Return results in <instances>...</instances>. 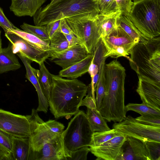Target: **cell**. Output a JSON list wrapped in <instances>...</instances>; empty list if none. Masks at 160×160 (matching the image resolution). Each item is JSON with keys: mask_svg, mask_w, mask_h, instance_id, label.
Masks as SVG:
<instances>
[{"mask_svg": "<svg viewBox=\"0 0 160 160\" xmlns=\"http://www.w3.org/2000/svg\"><path fill=\"white\" fill-rule=\"evenodd\" d=\"M10 31L19 36L32 46L39 49L50 51V42L44 41L31 33L18 28Z\"/></svg>", "mask_w": 160, "mask_h": 160, "instance_id": "cell-26", "label": "cell"}, {"mask_svg": "<svg viewBox=\"0 0 160 160\" xmlns=\"http://www.w3.org/2000/svg\"><path fill=\"white\" fill-rule=\"evenodd\" d=\"M120 13L116 11L105 14L100 13L97 16L101 38L108 36L117 28V20Z\"/></svg>", "mask_w": 160, "mask_h": 160, "instance_id": "cell-23", "label": "cell"}, {"mask_svg": "<svg viewBox=\"0 0 160 160\" xmlns=\"http://www.w3.org/2000/svg\"><path fill=\"white\" fill-rule=\"evenodd\" d=\"M0 160H13L12 153L0 149Z\"/></svg>", "mask_w": 160, "mask_h": 160, "instance_id": "cell-46", "label": "cell"}, {"mask_svg": "<svg viewBox=\"0 0 160 160\" xmlns=\"http://www.w3.org/2000/svg\"><path fill=\"white\" fill-rule=\"evenodd\" d=\"M106 93L98 111L107 122H121L126 117L124 104L125 69L117 59L104 67Z\"/></svg>", "mask_w": 160, "mask_h": 160, "instance_id": "cell-1", "label": "cell"}, {"mask_svg": "<svg viewBox=\"0 0 160 160\" xmlns=\"http://www.w3.org/2000/svg\"><path fill=\"white\" fill-rule=\"evenodd\" d=\"M62 18H63V14L62 13H59L54 21L46 25L50 39L56 34L61 32L60 22Z\"/></svg>", "mask_w": 160, "mask_h": 160, "instance_id": "cell-34", "label": "cell"}, {"mask_svg": "<svg viewBox=\"0 0 160 160\" xmlns=\"http://www.w3.org/2000/svg\"><path fill=\"white\" fill-rule=\"evenodd\" d=\"M63 34L68 42V48L78 44H80L79 40L73 33L70 34Z\"/></svg>", "mask_w": 160, "mask_h": 160, "instance_id": "cell-43", "label": "cell"}, {"mask_svg": "<svg viewBox=\"0 0 160 160\" xmlns=\"http://www.w3.org/2000/svg\"><path fill=\"white\" fill-rule=\"evenodd\" d=\"M94 132L86 113L79 110L71 120L67 128L62 133L67 159L71 152L84 146L90 147Z\"/></svg>", "mask_w": 160, "mask_h": 160, "instance_id": "cell-6", "label": "cell"}, {"mask_svg": "<svg viewBox=\"0 0 160 160\" xmlns=\"http://www.w3.org/2000/svg\"><path fill=\"white\" fill-rule=\"evenodd\" d=\"M88 90V93L86 95L85 98L82 100L80 107L85 106L88 108L97 109L95 101L92 97L91 88L90 91L89 88Z\"/></svg>", "mask_w": 160, "mask_h": 160, "instance_id": "cell-42", "label": "cell"}, {"mask_svg": "<svg viewBox=\"0 0 160 160\" xmlns=\"http://www.w3.org/2000/svg\"><path fill=\"white\" fill-rule=\"evenodd\" d=\"M36 109H32L31 114L28 115L30 125L29 137L30 146L33 152L40 150L45 143L60 134L51 131L39 117Z\"/></svg>", "mask_w": 160, "mask_h": 160, "instance_id": "cell-11", "label": "cell"}, {"mask_svg": "<svg viewBox=\"0 0 160 160\" xmlns=\"http://www.w3.org/2000/svg\"><path fill=\"white\" fill-rule=\"evenodd\" d=\"M0 129L11 136L29 138L30 125L28 115L13 113L0 109Z\"/></svg>", "mask_w": 160, "mask_h": 160, "instance_id": "cell-10", "label": "cell"}, {"mask_svg": "<svg viewBox=\"0 0 160 160\" xmlns=\"http://www.w3.org/2000/svg\"><path fill=\"white\" fill-rule=\"evenodd\" d=\"M144 142L151 160H160V142L147 140Z\"/></svg>", "mask_w": 160, "mask_h": 160, "instance_id": "cell-33", "label": "cell"}, {"mask_svg": "<svg viewBox=\"0 0 160 160\" xmlns=\"http://www.w3.org/2000/svg\"><path fill=\"white\" fill-rule=\"evenodd\" d=\"M101 69V68H99L98 65L93 63L92 60L88 71L91 76V79L96 74L100 73Z\"/></svg>", "mask_w": 160, "mask_h": 160, "instance_id": "cell-45", "label": "cell"}, {"mask_svg": "<svg viewBox=\"0 0 160 160\" xmlns=\"http://www.w3.org/2000/svg\"><path fill=\"white\" fill-rule=\"evenodd\" d=\"M11 136L0 129V149L11 152Z\"/></svg>", "mask_w": 160, "mask_h": 160, "instance_id": "cell-36", "label": "cell"}, {"mask_svg": "<svg viewBox=\"0 0 160 160\" xmlns=\"http://www.w3.org/2000/svg\"><path fill=\"white\" fill-rule=\"evenodd\" d=\"M100 13L108 14L118 11L115 0H97Z\"/></svg>", "mask_w": 160, "mask_h": 160, "instance_id": "cell-35", "label": "cell"}, {"mask_svg": "<svg viewBox=\"0 0 160 160\" xmlns=\"http://www.w3.org/2000/svg\"><path fill=\"white\" fill-rule=\"evenodd\" d=\"M1 31L0 30V51L2 49V40L1 37Z\"/></svg>", "mask_w": 160, "mask_h": 160, "instance_id": "cell-48", "label": "cell"}, {"mask_svg": "<svg viewBox=\"0 0 160 160\" xmlns=\"http://www.w3.org/2000/svg\"><path fill=\"white\" fill-rule=\"evenodd\" d=\"M136 119L146 125L160 128V118L144 117L141 116L137 117Z\"/></svg>", "mask_w": 160, "mask_h": 160, "instance_id": "cell-40", "label": "cell"}, {"mask_svg": "<svg viewBox=\"0 0 160 160\" xmlns=\"http://www.w3.org/2000/svg\"><path fill=\"white\" fill-rule=\"evenodd\" d=\"M138 30L150 38L160 35V0L134 1L127 16Z\"/></svg>", "mask_w": 160, "mask_h": 160, "instance_id": "cell-5", "label": "cell"}, {"mask_svg": "<svg viewBox=\"0 0 160 160\" xmlns=\"http://www.w3.org/2000/svg\"><path fill=\"white\" fill-rule=\"evenodd\" d=\"M47 0H11L10 11L18 17H33Z\"/></svg>", "mask_w": 160, "mask_h": 160, "instance_id": "cell-19", "label": "cell"}, {"mask_svg": "<svg viewBox=\"0 0 160 160\" xmlns=\"http://www.w3.org/2000/svg\"><path fill=\"white\" fill-rule=\"evenodd\" d=\"M50 129L55 133L62 134L64 131L65 126L64 125L55 120H49L45 122Z\"/></svg>", "mask_w": 160, "mask_h": 160, "instance_id": "cell-41", "label": "cell"}, {"mask_svg": "<svg viewBox=\"0 0 160 160\" xmlns=\"http://www.w3.org/2000/svg\"><path fill=\"white\" fill-rule=\"evenodd\" d=\"M133 1H137V0H133Z\"/></svg>", "mask_w": 160, "mask_h": 160, "instance_id": "cell-49", "label": "cell"}, {"mask_svg": "<svg viewBox=\"0 0 160 160\" xmlns=\"http://www.w3.org/2000/svg\"><path fill=\"white\" fill-rule=\"evenodd\" d=\"M23 31L31 33L39 38L50 42V39L45 26H33L24 22L20 26Z\"/></svg>", "mask_w": 160, "mask_h": 160, "instance_id": "cell-30", "label": "cell"}, {"mask_svg": "<svg viewBox=\"0 0 160 160\" xmlns=\"http://www.w3.org/2000/svg\"><path fill=\"white\" fill-rule=\"evenodd\" d=\"M39 65V82L42 90L48 101L50 98L52 74L46 68L44 62Z\"/></svg>", "mask_w": 160, "mask_h": 160, "instance_id": "cell-27", "label": "cell"}, {"mask_svg": "<svg viewBox=\"0 0 160 160\" xmlns=\"http://www.w3.org/2000/svg\"><path fill=\"white\" fill-rule=\"evenodd\" d=\"M93 57V53L89 54L83 59L60 70L58 75L70 79H76L82 76L88 72Z\"/></svg>", "mask_w": 160, "mask_h": 160, "instance_id": "cell-21", "label": "cell"}, {"mask_svg": "<svg viewBox=\"0 0 160 160\" xmlns=\"http://www.w3.org/2000/svg\"><path fill=\"white\" fill-rule=\"evenodd\" d=\"M126 137L117 135L100 145L90 147V152L96 156V160H121L122 149Z\"/></svg>", "mask_w": 160, "mask_h": 160, "instance_id": "cell-14", "label": "cell"}, {"mask_svg": "<svg viewBox=\"0 0 160 160\" xmlns=\"http://www.w3.org/2000/svg\"><path fill=\"white\" fill-rule=\"evenodd\" d=\"M117 23V26L122 29L136 43L144 36L126 16L120 13Z\"/></svg>", "mask_w": 160, "mask_h": 160, "instance_id": "cell-25", "label": "cell"}, {"mask_svg": "<svg viewBox=\"0 0 160 160\" xmlns=\"http://www.w3.org/2000/svg\"><path fill=\"white\" fill-rule=\"evenodd\" d=\"M118 11L127 16L129 13L133 2L132 0H115Z\"/></svg>", "mask_w": 160, "mask_h": 160, "instance_id": "cell-38", "label": "cell"}, {"mask_svg": "<svg viewBox=\"0 0 160 160\" xmlns=\"http://www.w3.org/2000/svg\"><path fill=\"white\" fill-rule=\"evenodd\" d=\"M90 152L88 146H84L71 152L67 160H87V155Z\"/></svg>", "mask_w": 160, "mask_h": 160, "instance_id": "cell-37", "label": "cell"}, {"mask_svg": "<svg viewBox=\"0 0 160 160\" xmlns=\"http://www.w3.org/2000/svg\"><path fill=\"white\" fill-rule=\"evenodd\" d=\"M86 114L91 128L94 132L106 131L111 129L106 120L97 109L87 108Z\"/></svg>", "mask_w": 160, "mask_h": 160, "instance_id": "cell-24", "label": "cell"}, {"mask_svg": "<svg viewBox=\"0 0 160 160\" xmlns=\"http://www.w3.org/2000/svg\"><path fill=\"white\" fill-rule=\"evenodd\" d=\"M88 86L78 79H65L52 74L49 110L55 118L74 115L79 111Z\"/></svg>", "mask_w": 160, "mask_h": 160, "instance_id": "cell-2", "label": "cell"}, {"mask_svg": "<svg viewBox=\"0 0 160 160\" xmlns=\"http://www.w3.org/2000/svg\"><path fill=\"white\" fill-rule=\"evenodd\" d=\"M106 49L105 57H126L136 43L121 28H117L110 34L101 38Z\"/></svg>", "mask_w": 160, "mask_h": 160, "instance_id": "cell-9", "label": "cell"}, {"mask_svg": "<svg viewBox=\"0 0 160 160\" xmlns=\"http://www.w3.org/2000/svg\"><path fill=\"white\" fill-rule=\"evenodd\" d=\"M23 63L26 68V78L29 80L35 87L37 92L38 101V106L36 110L38 112H42L47 113L49 107L48 100L43 93L39 82V70L33 68L31 63L33 62L22 54H16Z\"/></svg>", "mask_w": 160, "mask_h": 160, "instance_id": "cell-17", "label": "cell"}, {"mask_svg": "<svg viewBox=\"0 0 160 160\" xmlns=\"http://www.w3.org/2000/svg\"><path fill=\"white\" fill-rule=\"evenodd\" d=\"M98 15L83 14L65 18L80 44L85 48L89 54L94 53L101 38L96 19Z\"/></svg>", "mask_w": 160, "mask_h": 160, "instance_id": "cell-7", "label": "cell"}, {"mask_svg": "<svg viewBox=\"0 0 160 160\" xmlns=\"http://www.w3.org/2000/svg\"><path fill=\"white\" fill-rule=\"evenodd\" d=\"M0 26L3 28L5 33L18 28L6 17L4 13L3 9L0 7Z\"/></svg>", "mask_w": 160, "mask_h": 160, "instance_id": "cell-39", "label": "cell"}, {"mask_svg": "<svg viewBox=\"0 0 160 160\" xmlns=\"http://www.w3.org/2000/svg\"><path fill=\"white\" fill-rule=\"evenodd\" d=\"M60 27L61 32L63 34H70L73 33L65 18H62L61 20Z\"/></svg>", "mask_w": 160, "mask_h": 160, "instance_id": "cell-44", "label": "cell"}, {"mask_svg": "<svg viewBox=\"0 0 160 160\" xmlns=\"http://www.w3.org/2000/svg\"><path fill=\"white\" fill-rule=\"evenodd\" d=\"M11 153L13 160H33L32 150L29 138L11 136Z\"/></svg>", "mask_w": 160, "mask_h": 160, "instance_id": "cell-20", "label": "cell"}, {"mask_svg": "<svg viewBox=\"0 0 160 160\" xmlns=\"http://www.w3.org/2000/svg\"><path fill=\"white\" fill-rule=\"evenodd\" d=\"M60 12L65 18L83 14L98 15L100 11L97 0H62L48 8H40L33 17L34 23L45 26Z\"/></svg>", "mask_w": 160, "mask_h": 160, "instance_id": "cell-4", "label": "cell"}, {"mask_svg": "<svg viewBox=\"0 0 160 160\" xmlns=\"http://www.w3.org/2000/svg\"><path fill=\"white\" fill-rule=\"evenodd\" d=\"M21 66L10 42L7 47L2 48L0 51V74L18 69Z\"/></svg>", "mask_w": 160, "mask_h": 160, "instance_id": "cell-22", "label": "cell"}, {"mask_svg": "<svg viewBox=\"0 0 160 160\" xmlns=\"http://www.w3.org/2000/svg\"><path fill=\"white\" fill-rule=\"evenodd\" d=\"M33 160H67L62 134L48 141L39 151L33 152Z\"/></svg>", "mask_w": 160, "mask_h": 160, "instance_id": "cell-16", "label": "cell"}, {"mask_svg": "<svg viewBox=\"0 0 160 160\" xmlns=\"http://www.w3.org/2000/svg\"><path fill=\"white\" fill-rule=\"evenodd\" d=\"M62 0H50V2L48 4L41 7L44 8H48Z\"/></svg>", "mask_w": 160, "mask_h": 160, "instance_id": "cell-47", "label": "cell"}, {"mask_svg": "<svg viewBox=\"0 0 160 160\" xmlns=\"http://www.w3.org/2000/svg\"><path fill=\"white\" fill-rule=\"evenodd\" d=\"M119 135L113 128L108 131L94 132L92 134L90 147L98 146L115 136Z\"/></svg>", "mask_w": 160, "mask_h": 160, "instance_id": "cell-31", "label": "cell"}, {"mask_svg": "<svg viewBox=\"0 0 160 160\" xmlns=\"http://www.w3.org/2000/svg\"><path fill=\"white\" fill-rule=\"evenodd\" d=\"M127 112L132 111L144 117L160 118V110L142 103H129L125 106Z\"/></svg>", "mask_w": 160, "mask_h": 160, "instance_id": "cell-28", "label": "cell"}, {"mask_svg": "<svg viewBox=\"0 0 160 160\" xmlns=\"http://www.w3.org/2000/svg\"><path fill=\"white\" fill-rule=\"evenodd\" d=\"M151 160L144 142L132 137H126L122 147L121 160Z\"/></svg>", "mask_w": 160, "mask_h": 160, "instance_id": "cell-18", "label": "cell"}, {"mask_svg": "<svg viewBox=\"0 0 160 160\" xmlns=\"http://www.w3.org/2000/svg\"><path fill=\"white\" fill-rule=\"evenodd\" d=\"M104 60L102 63L100 77L94 88L96 93L95 98L97 109L98 110L101 102L106 93V86L105 77L104 67L105 65Z\"/></svg>", "mask_w": 160, "mask_h": 160, "instance_id": "cell-29", "label": "cell"}, {"mask_svg": "<svg viewBox=\"0 0 160 160\" xmlns=\"http://www.w3.org/2000/svg\"><path fill=\"white\" fill-rule=\"evenodd\" d=\"M5 36L11 43L13 52L15 54L20 52L39 65L44 62L50 57V51L42 50L34 47L19 36L11 31L5 33Z\"/></svg>", "mask_w": 160, "mask_h": 160, "instance_id": "cell-12", "label": "cell"}, {"mask_svg": "<svg viewBox=\"0 0 160 160\" xmlns=\"http://www.w3.org/2000/svg\"><path fill=\"white\" fill-rule=\"evenodd\" d=\"M50 52L49 60L62 67V69L81 60L89 54L85 48L80 44L62 51Z\"/></svg>", "mask_w": 160, "mask_h": 160, "instance_id": "cell-15", "label": "cell"}, {"mask_svg": "<svg viewBox=\"0 0 160 160\" xmlns=\"http://www.w3.org/2000/svg\"><path fill=\"white\" fill-rule=\"evenodd\" d=\"M128 59L138 76L160 83V37L143 36L130 52Z\"/></svg>", "mask_w": 160, "mask_h": 160, "instance_id": "cell-3", "label": "cell"}, {"mask_svg": "<svg viewBox=\"0 0 160 160\" xmlns=\"http://www.w3.org/2000/svg\"><path fill=\"white\" fill-rule=\"evenodd\" d=\"M49 46L50 51H62L68 48V43L63 34L60 32L50 39Z\"/></svg>", "mask_w": 160, "mask_h": 160, "instance_id": "cell-32", "label": "cell"}, {"mask_svg": "<svg viewBox=\"0 0 160 160\" xmlns=\"http://www.w3.org/2000/svg\"><path fill=\"white\" fill-rule=\"evenodd\" d=\"M138 77L136 92L142 103L160 110V83L147 78Z\"/></svg>", "mask_w": 160, "mask_h": 160, "instance_id": "cell-13", "label": "cell"}, {"mask_svg": "<svg viewBox=\"0 0 160 160\" xmlns=\"http://www.w3.org/2000/svg\"><path fill=\"white\" fill-rule=\"evenodd\" d=\"M112 128L120 135L132 137L144 142L153 140L160 142V128L149 126L128 115L123 120L115 122Z\"/></svg>", "mask_w": 160, "mask_h": 160, "instance_id": "cell-8", "label": "cell"}]
</instances>
